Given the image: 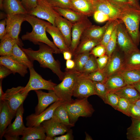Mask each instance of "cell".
I'll return each mask as SVG.
<instances>
[{"mask_svg":"<svg viewBox=\"0 0 140 140\" xmlns=\"http://www.w3.org/2000/svg\"><path fill=\"white\" fill-rule=\"evenodd\" d=\"M82 76L89 79L93 81L104 83L107 79L104 69L101 70L98 69L86 76Z\"/></svg>","mask_w":140,"mask_h":140,"instance_id":"ab89813d","label":"cell"},{"mask_svg":"<svg viewBox=\"0 0 140 140\" xmlns=\"http://www.w3.org/2000/svg\"><path fill=\"white\" fill-rule=\"evenodd\" d=\"M120 97L115 93L112 92H108L105 102L116 110H117Z\"/></svg>","mask_w":140,"mask_h":140,"instance_id":"ee69618b","label":"cell"},{"mask_svg":"<svg viewBox=\"0 0 140 140\" xmlns=\"http://www.w3.org/2000/svg\"><path fill=\"white\" fill-rule=\"evenodd\" d=\"M54 23L62 34L66 43L69 48L72 41V31L73 23L60 15L55 18Z\"/></svg>","mask_w":140,"mask_h":140,"instance_id":"44dd1931","label":"cell"},{"mask_svg":"<svg viewBox=\"0 0 140 140\" xmlns=\"http://www.w3.org/2000/svg\"><path fill=\"white\" fill-rule=\"evenodd\" d=\"M18 14L7 15L6 24V34L18 40L22 23L25 21V15Z\"/></svg>","mask_w":140,"mask_h":140,"instance_id":"4fadbf2b","label":"cell"},{"mask_svg":"<svg viewBox=\"0 0 140 140\" xmlns=\"http://www.w3.org/2000/svg\"><path fill=\"white\" fill-rule=\"evenodd\" d=\"M30 76L29 81L23 89L24 92L29 93L32 90L45 89L53 90L57 84L51 80H47L44 79L36 72L33 67L29 68Z\"/></svg>","mask_w":140,"mask_h":140,"instance_id":"8992f818","label":"cell"},{"mask_svg":"<svg viewBox=\"0 0 140 140\" xmlns=\"http://www.w3.org/2000/svg\"><path fill=\"white\" fill-rule=\"evenodd\" d=\"M93 16L94 19L97 22L101 23L111 21L108 15L98 11H95Z\"/></svg>","mask_w":140,"mask_h":140,"instance_id":"681fc988","label":"cell"},{"mask_svg":"<svg viewBox=\"0 0 140 140\" xmlns=\"http://www.w3.org/2000/svg\"><path fill=\"white\" fill-rule=\"evenodd\" d=\"M92 1H94V0H92Z\"/></svg>","mask_w":140,"mask_h":140,"instance_id":"03108f58","label":"cell"},{"mask_svg":"<svg viewBox=\"0 0 140 140\" xmlns=\"http://www.w3.org/2000/svg\"><path fill=\"white\" fill-rule=\"evenodd\" d=\"M111 21H108L105 25L102 27L91 25L84 31L81 39L87 38L101 41L106 29Z\"/></svg>","mask_w":140,"mask_h":140,"instance_id":"484cf974","label":"cell"},{"mask_svg":"<svg viewBox=\"0 0 140 140\" xmlns=\"http://www.w3.org/2000/svg\"><path fill=\"white\" fill-rule=\"evenodd\" d=\"M96 95L98 96L104 103L106 100L108 92L104 83L93 81Z\"/></svg>","mask_w":140,"mask_h":140,"instance_id":"b9f144b4","label":"cell"},{"mask_svg":"<svg viewBox=\"0 0 140 140\" xmlns=\"http://www.w3.org/2000/svg\"><path fill=\"white\" fill-rule=\"evenodd\" d=\"M117 25L115 27L106 48V54L109 57L116 49L117 44Z\"/></svg>","mask_w":140,"mask_h":140,"instance_id":"60d3db41","label":"cell"},{"mask_svg":"<svg viewBox=\"0 0 140 140\" xmlns=\"http://www.w3.org/2000/svg\"><path fill=\"white\" fill-rule=\"evenodd\" d=\"M90 54V52H87L74 55L73 60L75 62V67L73 69L80 73Z\"/></svg>","mask_w":140,"mask_h":140,"instance_id":"74e56055","label":"cell"},{"mask_svg":"<svg viewBox=\"0 0 140 140\" xmlns=\"http://www.w3.org/2000/svg\"><path fill=\"white\" fill-rule=\"evenodd\" d=\"M86 134V137L85 140H92L93 139L86 132L85 133Z\"/></svg>","mask_w":140,"mask_h":140,"instance_id":"6125c7cd","label":"cell"},{"mask_svg":"<svg viewBox=\"0 0 140 140\" xmlns=\"http://www.w3.org/2000/svg\"><path fill=\"white\" fill-rule=\"evenodd\" d=\"M117 44L119 49L124 54L138 49L132 40L124 23L120 20L117 25Z\"/></svg>","mask_w":140,"mask_h":140,"instance_id":"30bf717a","label":"cell"},{"mask_svg":"<svg viewBox=\"0 0 140 140\" xmlns=\"http://www.w3.org/2000/svg\"><path fill=\"white\" fill-rule=\"evenodd\" d=\"M109 58V57L106 54L96 58V61L99 69L101 70L105 67Z\"/></svg>","mask_w":140,"mask_h":140,"instance_id":"f5cc1de1","label":"cell"},{"mask_svg":"<svg viewBox=\"0 0 140 140\" xmlns=\"http://www.w3.org/2000/svg\"><path fill=\"white\" fill-rule=\"evenodd\" d=\"M51 118L69 127L74 126L70 123L68 113L64 102L56 109Z\"/></svg>","mask_w":140,"mask_h":140,"instance_id":"f546056e","label":"cell"},{"mask_svg":"<svg viewBox=\"0 0 140 140\" xmlns=\"http://www.w3.org/2000/svg\"><path fill=\"white\" fill-rule=\"evenodd\" d=\"M131 4L134 7L140 9V5L139 0H129Z\"/></svg>","mask_w":140,"mask_h":140,"instance_id":"680465c9","label":"cell"},{"mask_svg":"<svg viewBox=\"0 0 140 140\" xmlns=\"http://www.w3.org/2000/svg\"><path fill=\"white\" fill-rule=\"evenodd\" d=\"M119 22L120 20L118 19L111 21L106 29L100 43L106 48L115 27Z\"/></svg>","mask_w":140,"mask_h":140,"instance_id":"f35d334b","label":"cell"},{"mask_svg":"<svg viewBox=\"0 0 140 140\" xmlns=\"http://www.w3.org/2000/svg\"><path fill=\"white\" fill-rule=\"evenodd\" d=\"M131 119V124L127 130V138L129 140H140V120Z\"/></svg>","mask_w":140,"mask_h":140,"instance_id":"e575fe53","label":"cell"},{"mask_svg":"<svg viewBox=\"0 0 140 140\" xmlns=\"http://www.w3.org/2000/svg\"><path fill=\"white\" fill-rule=\"evenodd\" d=\"M92 1L94 11H98L107 15L111 20L118 19L120 11L113 6L108 0Z\"/></svg>","mask_w":140,"mask_h":140,"instance_id":"ffe728a7","label":"cell"},{"mask_svg":"<svg viewBox=\"0 0 140 140\" xmlns=\"http://www.w3.org/2000/svg\"><path fill=\"white\" fill-rule=\"evenodd\" d=\"M96 95L93 81L80 75L76 81L73 96L78 99Z\"/></svg>","mask_w":140,"mask_h":140,"instance_id":"7c38bea8","label":"cell"},{"mask_svg":"<svg viewBox=\"0 0 140 140\" xmlns=\"http://www.w3.org/2000/svg\"><path fill=\"white\" fill-rule=\"evenodd\" d=\"M134 103L140 108V99L136 101Z\"/></svg>","mask_w":140,"mask_h":140,"instance_id":"e7e4bbea","label":"cell"},{"mask_svg":"<svg viewBox=\"0 0 140 140\" xmlns=\"http://www.w3.org/2000/svg\"><path fill=\"white\" fill-rule=\"evenodd\" d=\"M73 139V137L72 135V131L71 129L69 130L67 133L65 135L52 138H50L47 136L45 140H72Z\"/></svg>","mask_w":140,"mask_h":140,"instance_id":"816d5d0a","label":"cell"},{"mask_svg":"<svg viewBox=\"0 0 140 140\" xmlns=\"http://www.w3.org/2000/svg\"><path fill=\"white\" fill-rule=\"evenodd\" d=\"M104 84L108 92H113L127 85L120 73H118L108 78Z\"/></svg>","mask_w":140,"mask_h":140,"instance_id":"1f68e13d","label":"cell"},{"mask_svg":"<svg viewBox=\"0 0 140 140\" xmlns=\"http://www.w3.org/2000/svg\"><path fill=\"white\" fill-rule=\"evenodd\" d=\"M11 73V71L5 66L0 65V80H2Z\"/></svg>","mask_w":140,"mask_h":140,"instance_id":"db71d44e","label":"cell"},{"mask_svg":"<svg viewBox=\"0 0 140 140\" xmlns=\"http://www.w3.org/2000/svg\"><path fill=\"white\" fill-rule=\"evenodd\" d=\"M120 51L119 49H116L109 57L108 63L104 68L107 78L118 73L121 67L123 56Z\"/></svg>","mask_w":140,"mask_h":140,"instance_id":"ac0fdd59","label":"cell"},{"mask_svg":"<svg viewBox=\"0 0 140 140\" xmlns=\"http://www.w3.org/2000/svg\"><path fill=\"white\" fill-rule=\"evenodd\" d=\"M0 43V55L1 56L9 55L16 44L20 47L24 45L21 40H18L11 37L5 35L1 40Z\"/></svg>","mask_w":140,"mask_h":140,"instance_id":"f1b7e54d","label":"cell"},{"mask_svg":"<svg viewBox=\"0 0 140 140\" xmlns=\"http://www.w3.org/2000/svg\"><path fill=\"white\" fill-rule=\"evenodd\" d=\"M80 73L74 69L67 70L61 82L54 87L53 91L60 99L69 102L73 99V93L77 80Z\"/></svg>","mask_w":140,"mask_h":140,"instance_id":"277c9868","label":"cell"},{"mask_svg":"<svg viewBox=\"0 0 140 140\" xmlns=\"http://www.w3.org/2000/svg\"><path fill=\"white\" fill-rule=\"evenodd\" d=\"M53 8L60 15L73 24L88 17L70 9L58 8Z\"/></svg>","mask_w":140,"mask_h":140,"instance_id":"d6a6232c","label":"cell"},{"mask_svg":"<svg viewBox=\"0 0 140 140\" xmlns=\"http://www.w3.org/2000/svg\"><path fill=\"white\" fill-rule=\"evenodd\" d=\"M100 42L99 40L89 38L81 39L73 55L81 53L90 52L94 47L100 44Z\"/></svg>","mask_w":140,"mask_h":140,"instance_id":"836d02e7","label":"cell"},{"mask_svg":"<svg viewBox=\"0 0 140 140\" xmlns=\"http://www.w3.org/2000/svg\"><path fill=\"white\" fill-rule=\"evenodd\" d=\"M106 52V47L100 44L94 47L90 51V54H92L96 58L105 55Z\"/></svg>","mask_w":140,"mask_h":140,"instance_id":"c3c4849f","label":"cell"},{"mask_svg":"<svg viewBox=\"0 0 140 140\" xmlns=\"http://www.w3.org/2000/svg\"><path fill=\"white\" fill-rule=\"evenodd\" d=\"M120 98H124L130 103H134L140 99V94L131 85H127L113 92Z\"/></svg>","mask_w":140,"mask_h":140,"instance_id":"4316f807","label":"cell"},{"mask_svg":"<svg viewBox=\"0 0 140 140\" xmlns=\"http://www.w3.org/2000/svg\"><path fill=\"white\" fill-rule=\"evenodd\" d=\"M75 67V62L73 60L71 59L66 60V70L73 69Z\"/></svg>","mask_w":140,"mask_h":140,"instance_id":"9f6ffc18","label":"cell"},{"mask_svg":"<svg viewBox=\"0 0 140 140\" xmlns=\"http://www.w3.org/2000/svg\"><path fill=\"white\" fill-rule=\"evenodd\" d=\"M131 85H133L140 94V82Z\"/></svg>","mask_w":140,"mask_h":140,"instance_id":"94428289","label":"cell"},{"mask_svg":"<svg viewBox=\"0 0 140 140\" xmlns=\"http://www.w3.org/2000/svg\"><path fill=\"white\" fill-rule=\"evenodd\" d=\"M2 80H0V101L2 100L3 98L5 93L2 90Z\"/></svg>","mask_w":140,"mask_h":140,"instance_id":"91938a15","label":"cell"},{"mask_svg":"<svg viewBox=\"0 0 140 140\" xmlns=\"http://www.w3.org/2000/svg\"><path fill=\"white\" fill-rule=\"evenodd\" d=\"M53 8L71 9L70 0H46Z\"/></svg>","mask_w":140,"mask_h":140,"instance_id":"f6af8a7d","label":"cell"},{"mask_svg":"<svg viewBox=\"0 0 140 140\" xmlns=\"http://www.w3.org/2000/svg\"><path fill=\"white\" fill-rule=\"evenodd\" d=\"M46 31L51 36L54 43L61 53L62 54L65 51H69L62 34L56 26L51 24L47 27Z\"/></svg>","mask_w":140,"mask_h":140,"instance_id":"cb8c5ba5","label":"cell"},{"mask_svg":"<svg viewBox=\"0 0 140 140\" xmlns=\"http://www.w3.org/2000/svg\"><path fill=\"white\" fill-rule=\"evenodd\" d=\"M130 103L127 100L120 97L117 110L128 116V111Z\"/></svg>","mask_w":140,"mask_h":140,"instance_id":"7dc6e473","label":"cell"},{"mask_svg":"<svg viewBox=\"0 0 140 140\" xmlns=\"http://www.w3.org/2000/svg\"><path fill=\"white\" fill-rule=\"evenodd\" d=\"M24 87L19 86L7 89L3 98L2 100L7 103L11 110L15 114L17 109L23 104L29 93L23 92Z\"/></svg>","mask_w":140,"mask_h":140,"instance_id":"ba28073f","label":"cell"},{"mask_svg":"<svg viewBox=\"0 0 140 140\" xmlns=\"http://www.w3.org/2000/svg\"><path fill=\"white\" fill-rule=\"evenodd\" d=\"M133 70H140V51L138 49L124 54L123 63L118 73Z\"/></svg>","mask_w":140,"mask_h":140,"instance_id":"2e32d148","label":"cell"},{"mask_svg":"<svg viewBox=\"0 0 140 140\" xmlns=\"http://www.w3.org/2000/svg\"><path fill=\"white\" fill-rule=\"evenodd\" d=\"M4 0H0V8L1 10L3 9V3Z\"/></svg>","mask_w":140,"mask_h":140,"instance_id":"be15d7a7","label":"cell"},{"mask_svg":"<svg viewBox=\"0 0 140 140\" xmlns=\"http://www.w3.org/2000/svg\"><path fill=\"white\" fill-rule=\"evenodd\" d=\"M16 116L5 101H0V139L2 140L5 131Z\"/></svg>","mask_w":140,"mask_h":140,"instance_id":"e0dca14e","label":"cell"},{"mask_svg":"<svg viewBox=\"0 0 140 140\" xmlns=\"http://www.w3.org/2000/svg\"><path fill=\"white\" fill-rule=\"evenodd\" d=\"M64 59L66 60L71 59L73 54L69 51H66L62 53Z\"/></svg>","mask_w":140,"mask_h":140,"instance_id":"6f0895ef","label":"cell"},{"mask_svg":"<svg viewBox=\"0 0 140 140\" xmlns=\"http://www.w3.org/2000/svg\"><path fill=\"white\" fill-rule=\"evenodd\" d=\"M14 60L27 67H33V63L25 53L17 44L14 46L10 54L8 55Z\"/></svg>","mask_w":140,"mask_h":140,"instance_id":"4dcf8cb0","label":"cell"},{"mask_svg":"<svg viewBox=\"0 0 140 140\" xmlns=\"http://www.w3.org/2000/svg\"><path fill=\"white\" fill-rule=\"evenodd\" d=\"M91 25L92 23L88 17L73 24L72 31L71 43L69 48V51L73 55L83 32Z\"/></svg>","mask_w":140,"mask_h":140,"instance_id":"5bb4252c","label":"cell"},{"mask_svg":"<svg viewBox=\"0 0 140 140\" xmlns=\"http://www.w3.org/2000/svg\"><path fill=\"white\" fill-rule=\"evenodd\" d=\"M68 113L70 123L73 125L80 117L91 116L94 111L87 98L72 99L64 102Z\"/></svg>","mask_w":140,"mask_h":140,"instance_id":"5b68a950","label":"cell"},{"mask_svg":"<svg viewBox=\"0 0 140 140\" xmlns=\"http://www.w3.org/2000/svg\"><path fill=\"white\" fill-rule=\"evenodd\" d=\"M3 8L7 15L28 13L21 2L18 0H4Z\"/></svg>","mask_w":140,"mask_h":140,"instance_id":"83f0119b","label":"cell"},{"mask_svg":"<svg viewBox=\"0 0 140 140\" xmlns=\"http://www.w3.org/2000/svg\"><path fill=\"white\" fill-rule=\"evenodd\" d=\"M27 14L46 20L54 26L55 19L59 15L46 0H37V6Z\"/></svg>","mask_w":140,"mask_h":140,"instance_id":"9c48e42d","label":"cell"},{"mask_svg":"<svg viewBox=\"0 0 140 140\" xmlns=\"http://www.w3.org/2000/svg\"><path fill=\"white\" fill-rule=\"evenodd\" d=\"M21 2L28 13L37 6V0H22Z\"/></svg>","mask_w":140,"mask_h":140,"instance_id":"f907efd6","label":"cell"},{"mask_svg":"<svg viewBox=\"0 0 140 140\" xmlns=\"http://www.w3.org/2000/svg\"><path fill=\"white\" fill-rule=\"evenodd\" d=\"M118 19L123 22L132 40L137 46L140 41V9L132 8L121 11Z\"/></svg>","mask_w":140,"mask_h":140,"instance_id":"3957f363","label":"cell"},{"mask_svg":"<svg viewBox=\"0 0 140 140\" xmlns=\"http://www.w3.org/2000/svg\"><path fill=\"white\" fill-rule=\"evenodd\" d=\"M119 73L123 78L127 85H133L140 82V70L127 71Z\"/></svg>","mask_w":140,"mask_h":140,"instance_id":"d590c367","label":"cell"},{"mask_svg":"<svg viewBox=\"0 0 140 140\" xmlns=\"http://www.w3.org/2000/svg\"><path fill=\"white\" fill-rule=\"evenodd\" d=\"M128 116L140 120V108L134 103H130L128 111Z\"/></svg>","mask_w":140,"mask_h":140,"instance_id":"bcb514c9","label":"cell"},{"mask_svg":"<svg viewBox=\"0 0 140 140\" xmlns=\"http://www.w3.org/2000/svg\"><path fill=\"white\" fill-rule=\"evenodd\" d=\"M98 69L96 58L92 54H90L88 60L80 73V75L83 76H86Z\"/></svg>","mask_w":140,"mask_h":140,"instance_id":"8d00e7d4","label":"cell"},{"mask_svg":"<svg viewBox=\"0 0 140 140\" xmlns=\"http://www.w3.org/2000/svg\"><path fill=\"white\" fill-rule=\"evenodd\" d=\"M64 101L62 100L52 103L39 114H32L26 118V125L27 127H33L40 125L44 121L51 119L56 109Z\"/></svg>","mask_w":140,"mask_h":140,"instance_id":"8fae6325","label":"cell"},{"mask_svg":"<svg viewBox=\"0 0 140 140\" xmlns=\"http://www.w3.org/2000/svg\"><path fill=\"white\" fill-rule=\"evenodd\" d=\"M6 18L3 19L0 22V39H2L6 34Z\"/></svg>","mask_w":140,"mask_h":140,"instance_id":"11a10c76","label":"cell"},{"mask_svg":"<svg viewBox=\"0 0 140 140\" xmlns=\"http://www.w3.org/2000/svg\"><path fill=\"white\" fill-rule=\"evenodd\" d=\"M24 109L23 104L17 109L14 121L11 123L6 129L3 137L6 140H18L22 135L25 127L23 120Z\"/></svg>","mask_w":140,"mask_h":140,"instance_id":"52a82bcc","label":"cell"},{"mask_svg":"<svg viewBox=\"0 0 140 140\" xmlns=\"http://www.w3.org/2000/svg\"><path fill=\"white\" fill-rule=\"evenodd\" d=\"M39 45V49L37 51L34 50L31 48L20 47L32 61H37L41 67L50 69L62 81L64 77L65 72L61 71L59 62L54 59L53 54L54 53V50L43 43H40Z\"/></svg>","mask_w":140,"mask_h":140,"instance_id":"6da1fadb","label":"cell"},{"mask_svg":"<svg viewBox=\"0 0 140 140\" xmlns=\"http://www.w3.org/2000/svg\"><path fill=\"white\" fill-rule=\"evenodd\" d=\"M71 9L88 17L93 16L94 10L92 0H70Z\"/></svg>","mask_w":140,"mask_h":140,"instance_id":"7402d4cb","label":"cell"},{"mask_svg":"<svg viewBox=\"0 0 140 140\" xmlns=\"http://www.w3.org/2000/svg\"><path fill=\"white\" fill-rule=\"evenodd\" d=\"M25 21L31 25L32 30L31 32H27L22 35L21 37L22 39L28 40L35 45H39L40 43H44L51 47L54 50V53H61L59 50L53 42L49 40L46 34L47 27L52 24L28 14H25Z\"/></svg>","mask_w":140,"mask_h":140,"instance_id":"7a4b0ae2","label":"cell"},{"mask_svg":"<svg viewBox=\"0 0 140 140\" xmlns=\"http://www.w3.org/2000/svg\"><path fill=\"white\" fill-rule=\"evenodd\" d=\"M45 130L41 125L25 128L21 140H45L47 137Z\"/></svg>","mask_w":140,"mask_h":140,"instance_id":"d4e9b609","label":"cell"},{"mask_svg":"<svg viewBox=\"0 0 140 140\" xmlns=\"http://www.w3.org/2000/svg\"><path fill=\"white\" fill-rule=\"evenodd\" d=\"M108 0L113 6L120 11L132 8H135L132 5L129 0Z\"/></svg>","mask_w":140,"mask_h":140,"instance_id":"7bdbcfd3","label":"cell"},{"mask_svg":"<svg viewBox=\"0 0 140 140\" xmlns=\"http://www.w3.org/2000/svg\"><path fill=\"white\" fill-rule=\"evenodd\" d=\"M0 65H3L9 69L14 74L17 73L22 76L24 77L28 72L27 67L8 55L1 56Z\"/></svg>","mask_w":140,"mask_h":140,"instance_id":"603a6c76","label":"cell"},{"mask_svg":"<svg viewBox=\"0 0 140 140\" xmlns=\"http://www.w3.org/2000/svg\"><path fill=\"white\" fill-rule=\"evenodd\" d=\"M37 96L38 103L35 108V114L38 115L45 110L51 104L61 100L53 90L48 93L40 90H34Z\"/></svg>","mask_w":140,"mask_h":140,"instance_id":"9a60e30c","label":"cell"},{"mask_svg":"<svg viewBox=\"0 0 140 140\" xmlns=\"http://www.w3.org/2000/svg\"><path fill=\"white\" fill-rule=\"evenodd\" d=\"M44 129L47 137H53L62 135L69 130V127L51 118L43 122L41 125Z\"/></svg>","mask_w":140,"mask_h":140,"instance_id":"d6986e66","label":"cell"}]
</instances>
